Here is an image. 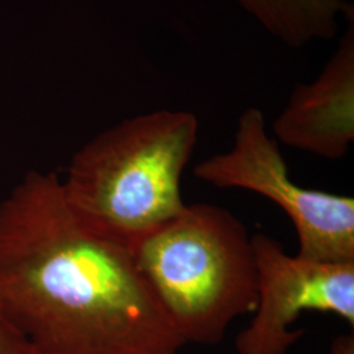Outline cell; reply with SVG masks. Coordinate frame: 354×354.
<instances>
[{
    "instance_id": "9c48e42d",
    "label": "cell",
    "mask_w": 354,
    "mask_h": 354,
    "mask_svg": "<svg viewBox=\"0 0 354 354\" xmlns=\"http://www.w3.org/2000/svg\"><path fill=\"white\" fill-rule=\"evenodd\" d=\"M330 354H354L353 333L337 336L330 345Z\"/></svg>"
},
{
    "instance_id": "8992f818",
    "label": "cell",
    "mask_w": 354,
    "mask_h": 354,
    "mask_svg": "<svg viewBox=\"0 0 354 354\" xmlns=\"http://www.w3.org/2000/svg\"><path fill=\"white\" fill-rule=\"evenodd\" d=\"M320 74L295 84L273 121V138L295 150L340 160L354 140V11Z\"/></svg>"
},
{
    "instance_id": "3957f363",
    "label": "cell",
    "mask_w": 354,
    "mask_h": 354,
    "mask_svg": "<svg viewBox=\"0 0 354 354\" xmlns=\"http://www.w3.org/2000/svg\"><path fill=\"white\" fill-rule=\"evenodd\" d=\"M251 236L227 209L187 203L131 248L140 276L185 344H218L234 320L254 311Z\"/></svg>"
},
{
    "instance_id": "5b68a950",
    "label": "cell",
    "mask_w": 354,
    "mask_h": 354,
    "mask_svg": "<svg viewBox=\"0 0 354 354\" xmlns=\"http://www.w3.org/2000/svg\"><path fill=\"white\" fill-rule=\"evenodd\" d=\"M254 317L235 340L238 354H286L304 333L291 326L304 311L333 314L354 327V263L326 264L285 252L279 241L254 234Z\"/></svg>"
},
{
    "instance_id": "ba28073f",
    "label": "cell",
    "mask_w": 354,
    "mask_h": 354,
    "mask_svg": "<svg viewBox=\"0 0 354 354\" xmlns=\"http://www.w3.org/2000/svg\"><path fill=\"white\" fill-rule=\"evenodd\" d=\"M0 354H41L0 306Z\"/></svg>"
},
{
    "instance_id": "7a4b0ae2",
    "label": "cell",
    "mask_w": 354,
    "mask_h": 354,
    "mask_svg": "<svg viewBox=\"0 0 354 354\" xmlns=\"http://www.w3.org/2000/svg\"><path fill=\"white\" fill-rule=\"evenodd\" d=\"M198 131L194 114L171 109L104 130L73 156L66 203L93 232L131 251L185 207L181 181Z\"/></svg>"
},
{
    "instance_id": "277c9868",
    "label": "cell",
    "mask_w": 354,
    "mask_h": 354,
    "mask_svg": "<svg viewBox=\"0 0 354 354\" xmlns=\"http://www.w3.org/2000/svg\"><path fill=\"white\" fill-rule=\"evenodd\" d=\"M194 176L216 188L251 190L276 203L295 228L299 257L354 263L353 198L299 187L259 108L241 114L232 146L200 162Z\"/></svg>"
},
{
    "instance_id": "52a82bcc",
    "label": "cell",
    "mask_w": 354,
    "mask_h": 354,
    "mask_svg": "<svg viewBox=\"0 0 354 354\" xmlns=\"http://www.w3.org/2000/svg\"><path fill=\"white\" fill-rule=\"evenodd\" d=\"M272 37L291 49L336 37L352 0H235Z\"/></svg>"
},
{
    "instance_id": "6da1fadb",
    "label": "cell",
    "mask_w": 354,
    "mask_h": 354,
    "mask_svg": "<svg viewBox=\"0 0 354 354\" xmlns=\"http://www.w3.org/2000/svg\"><path fill=\"white\" fill-rule=\"evenodd\" d=\"M0 306L41 354H176L185 342L127 247L32 171L0 203Z\"/></svg>"
}]
</instances>
